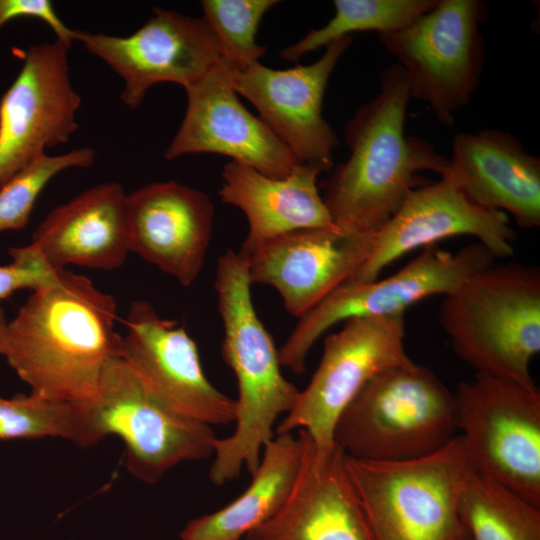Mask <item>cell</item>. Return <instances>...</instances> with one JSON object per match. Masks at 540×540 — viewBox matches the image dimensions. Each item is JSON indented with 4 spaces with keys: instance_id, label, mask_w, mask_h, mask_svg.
I'll list each match as a JSON object with an SVG mask.
<instances>
[{
    "instance_id": "obj_15",
    "label": "cell",
    "mask_w": 540,
    "mask_h": 540,
    "mask_svg": "<svg viewBox=\"0 0 540 540\" xmlns=\"http://www.w3.org/2000/svg\"><path fill=\"white\" fill-rule=\"evenodd\" d=\"M122 337L121 358L174 410L207 425L235 421V400L206 377L198 348L178 322L162 318L146 300L133 301Z\"/></svg>"
},
{
    "instance_id": "obj_29",
    "label": "cell",
    "mask_w": 540,
    "mask_h": 540,
    "mask_svg": "<svg viewBox=\"0 0 540 540\" xmlns=\"http://www.w3.org/2000/svg\"><path fill=\"white\" fill-rule=\"evenodd\" d=\"M77 413L70 403L33 394L0 396V440L63 438L75 443Z\"/></svg>"
},
{
    "instance_id": "obj_20",
    "label": "cell",
    "mask_w": 540,
    "mask_h": 540,
    "mask_svg": "<svg viewBox=\"0 0 540 540\" xmlns=\"http://www.w3.org/2000/svg\"><path fill=\"white\" fill-rule=\"evenodd\" d=\"M214 213L207 194L176 181L140 187L126 196L129 250L190 286L205 261Z\"/></svg>"
},
{
    "instance_id": "obj_21",
    "label": "cell",
    "mask_w": 540,
    "mask_h": 540,
    "mask_svg": "<svg viewBox=\"0 0 540 540\" xmlns=\"http://www.w3.org/2000/svg\"><path fill=\"white\" fill-rule=\"evenodd\" d=\"M448 172L474 204L510 214L523 229L540 226V158L512 134H456Z\"/></svg>"
},
{
    "instance_id": "obj_31",
    "label": "cell",
    "mask_w": 540,
    "mask_h": 540,
    "mask_svg": "<svg viewBox=\"0 0 540 540\" xmlns=\"http://www.w3.org/2000/svg\"><path fill=\"white\" fill-rule=\"evenodd\" d=\"M19 17L41 20L54 32L56 39L75 41V30L64 24L49 0H0V29Z\"/></svg>"
},
{
    "instance_id": "obj_30",
    "label": "cell",
    "mask_w": 540,
    "mask_h": 540,
    "mask_svg": "<svg viewBox=\"0 0 540 540\" xmlns=\"http://www.w3.org/2000/svg\"><path fill=\"white\" fill-rule=\"evenodd\" d=\"M9 255L12 261L0 266V300L19 289L43 288L54 282L61 271L53 269L31 243L11 248Z\"/></svg>"
},
{
    "instance_id": "obj_19",
    "label": "cell",
    "mask_w": 540,
    "mask_h": 540,
    "mask_svg": "<svg viewBox=\"0 0 540 540\" xmlns=\"http://www.w3.org/2000/svg\"><path fill=\"white\" fill-rule=\"evenodd\" d=\"M297 436L301 460L286 501L244 540H374L342 449H319L304 430Z\"/></svg>"
},
{
    "instance_id": "obj_27",
    "label": "cell",
    "mask_w": 540,
    "mask_h": 540,
    "mask_svg": "<svg viewBox=\"0 0 540 540\" xmlns=\"http://www.w3.org/2000/svg\"><path fill=\"white\" fill-rule=\"evenodd\" d=\"M276 0H203V18L214 34L222 60L243 70L265 55L256 41L259 25Z\"/></svg>"
},
{
    "instance_id": "obj_23",
    "label": "cell",
    "mask_w": 540,
    "mask_h": 540,
    "mask_svg": "<svg viewBox=\"0 0 540 540\" xmlns=\"http://www.w3.org/2000/svg\"><path fill=\"white\" fill-rule=\"evenodd\" d=\"M318 168L298 164L286 177L273 178L231 161L223 167L222 202L239 208L249 224L241 251L286 233L335 228L318 186Z\"/></svg>"
},
{
    "instance_id": "obj_32",
    "label": "cell",
    "mask_w": 540,
    "mask_h": 540,
    "mask_svg": "<svg viewBox=\"0 0 540 540\" xmlns=\"http://www.w3.org/2000/svg\"><path fill=\"white\" fill-rule=\"evenodd\" d=\"M7 325H8V321L5 317V311L0 308V355L3 354V350L5 346Z\"/></svg>"
},
{
    "instance_id": "obj_18",
    "label": "cell",
    "mask_w": 540,
    "mask_h": 540,
    "mask_svg": "<svg viewBox=\"0 0 540 540\" xmlns=\"http://www.w3.org/2000/svg\"><path fill=\"white\" fill-rule=\"evenodd\" d=\"M374 235L338 227L283 234L245 253L250 281L276 289L286 311L300 318L354 276Z\"/></svg>"
},
{
    "instance_id": "obj_28",
    "label": "cell",
    "mask_w": 540,
    "mask_h": 540,
    "mask_svg": "<svg viewBox=\"0 0 540 540\" xmlns=\"http://www.w3.org/2000/svg\"><path fill=\"white\" fill-rule=\"evenodd\" d=\"M94 159L95 151L83 147L56 156L44 154L20 171L0 189V232L23 229L38 196L57 174L91 166Z\"/></svg>"
},
{
    "instance_id": "obj_13",
    "label": "cell",
    "mask_w": 540,
    "mask_h": 540,
    "mask_svg": "<svg viewBox=\"0 0 540 540\" xmlns=\"http://www.w3.org/2000/svg\"><path fill=\"white\" fill-rule=\"evenodd\" d=\"M72 42L32 45L23 66L0 99V189L78 129L81 104L69 73Z\"/></svg>"
},
{
    "instance_id": "obj_14",
    "label": "cell",
    "mask_w": 540,
    "mask_h": 540,
    "mask_svg": "<svg viewBox=\"0 0 540 540\" xmlns=\"http://www.w3.org/2000/svg\"><path fill=\"white\" fill-rule=\"evenodd\" d=\"M352 42L351 36L327 46L309 65L273 69L260 62L243 69L230 67L232 85L259 112L260 118L302 164L329 173L339 145L322 113L326 87L336 64Z\"/></svg>"
},
{
    "instance_id": "obj_8",
    "label": "cell",
    "mask_w": 540,
    "mask_h": 540,
    "mask_svg": "<svg viewBox=\"0 0 540 540\" xmlns=\"http://www.w3.org/2000/svg\"><path fill=\"white\" fill-rule=\"evenodd\" d=\"M471 469L540 507V390L476 373L454 392Z\"/></svg>"
},
{
    "instance_id": "obj_12",
    "label": "cell",
    "mask_w": 540,
    "mask_h": 540,
    "mask_svg": "<svg viewBox=\"0 0 540 540\" xmlns=\"http://www.w3.org/2000/svg\"><path fill=\"white\" fill-rule=\"evenodd\" d=\"M75 41L121 78L120 100L130 109L138 108L157 84L174 83L186 91L222 61L218 42L203 17L158 7L130 35L76 30Z\"/></svg>"
},
{
    "instance_id": "obj_17",
    "label": "cell",
    "mask_w": 540,
    "mask_h": 540,
    "mask_svg": "<svg viewBox=\"0 0 540 540\" xmlns=\"http://www.w3.org/2000/svg\"><path fill=\"white\" fill-rule=\"evenodd\" d=\"M186 93V112L164 152L166 160L187 154H220L273 178L286 177L300 164L263 120L239 100L225 61Z\"/></svg>"
},
{
    "instance_id": "obj_5",
    "label": "cell",
    "mask_w": 540,
    "mask_h": 540,
    "mask_svg": "<svg viewBox=\"0 0 540 540\" xmlns=\"http://www.w3.org/2000/svg\"><path fill=\"white\" fill-rule=\"evenodd\" d=\"M457 435L454 393L413 362L366 383L339 416L334 442L353 459L403 462L433 455Z\"/></svg>"
},
{
    "instance_id": "obj_4",
    "label": "cell",
    "mask_w": 540,
    "mask_h": 540,
    "mask_svg": "<svg viewBox=\"0 0 540 540\" xmlns=\"http://www.w3.org/2000/svg\"><path fill=\"white\" fill-rule=\"evenodd\" d=\"M439 321L455 354L476 373L537 387L530 372L540 352V269L490 265L444 296Z\"/></svg>"
},
{
    "instance_id": "obj_26",
    "label": "cell",
    "mask_w": 540,
    "mask_h": 540,
    "mask_svg": "<svg viewBox=\"0 0 540 540\" xmlns=\"http://www.w3.org/2000/svg\"><path fill=\"white\" fill-rule=\"evenodd\" d=\"M438 0H335L334 16L321 28H314L279 53L288 61L351 36L354 32H394L409 26L432 9Z\"/></svg>"
},
{
    "instance_id": "obj_3",
    "label": "cell",
    "mask_w": 540,
    "mask_h": 540,
    "mask_svg": "<svg viewBox=\"0 0 540 540\" xmlns=\"http://www.w3.org/2000/svg\"><path fill=\"white\" fill-rule=\"evenodd\" d=\"M214 285L224 329L221 353L238 386L235 429L216 439L209 469L210 481L219 486L243 468L255 471L278 417L291 410L299 389L283 376L279 351L254 307L247 255L232 249L221 255Z\"/></svg>"
},
{
    "instance_id": "obj_24",
    "label": "cell",
    "mask_w": 540,
    "mask_h": 540,
    "mask_svg": "<svg viewBox=\"0 0 540 540\" xmlns=\"http://www.w3.org/2000/svg\"><path fill=\"white\" fill-rule=\"evenodd\" d=\"M301 442L292 433L276 434L262 450L248 487L219 510L187 523L181 540H241L282 507L295 481Z\"/></svg>"
},
{
    "instance_id": "obj_11",
    "label": "cell",
    "mask_w": 540,
    "mask_h": 540,
    "mask_svg": "<svg viewBox=\"0 0 540 540\" xmlns=\"http://www.w3.org/2000/svg\"><path fill=\"white\" fill-rule=\"evenodd\" d=\"M404 339V313L344 322L325 338L316 371L276 433L304 430L319 449L332 448L339 416L366 383L384 370L413 363Z\"/></svg>"
},
{
    "instance_id": "obj_22",
    "label": "cell",
    "mask_w": 540,
    "mask_h": 540,
    "mask_svg": "<svg viewBox=\"0 0 540 540\" xmlns=\"http://www.w3.org/2000/svg\"><path fill=\"white\" fill-rule=\"evenodd\" d=\"M126 196L115 182L87 189L54 208L34 231L31 244L57 271L67 265L120 267L130 252Z\"/></svg>"
},
{
    "instance_id": "obj_7",
    "label": "cell",
    "mask_w": 540,
    "mask_h": 540,
    "mask_svg": "<svg viewBox=\"0 0 540 540\" xmlns=\"http://www.w3.org/2000/svg\"><path fill=\"white\" fill-rule=\"evenodd\" d=\"M345 465L374 540H455L457 504L469 470L462 439L425 458Z\"/></svg>"
},
{
    "instance_id": "obj_16",
    "label": "cell",
    "mask_w": 540,
    "mask_h": 540,
    "mask_svg": "<svg viewBox=\"0 0 540 540\" xmlns=\"http://www.w3.org/2000/svg\"><path fill=\"white\" fill-rule=\"evenodd\" d=\"M461 235L476 237L495 258L512 256L515 232L509 216L474 204L448 172L416 188L374 235L373 249L348 281L368 283L398 258L419 248Z\"/></svg>"
},
{
    "instance_id": "obj_1",
    "label": "cell",
    "mask_w": 540,
    "mask_h": 540,
    "mask_svg": "<svg viewBox=\"0 0 540 540\" xmlns=\"http://www.w3.org/2000/svg\"><path fill=\"white\" fill-rule=\"evenodd\" d=\"M113 297L86 276L61 270L8 322L3 354L31 394L74 405L91 401L121 357Z\"/></svg>"
},
{
    "instance_id": "obj_9",
    "label": "cell",
    "mask_w": 540,
    "mask_h": 540,
    "mask_svg": "<svg viewBox=\"0 0 540 540\" xmlns=\"http://www.w3.org/2000/svg\"><path fill=\"white\" fill-rule=\"evenodd\" d=\"M488 9L480 0H438L409 26L379 33L403 68L410 97L425 102L436 119L452 126L479 85L484 42L479 31Z\"/></svg>"
},
{
    "instance_id": "obj_25",
    "label": "cell",
    "mask_w": 540,
    "mask_h": 540,
    "mask_svg": "<svg viewBox=\"0 0 540 540\" xmlns=\"http://www.w3.org/2000/svg\"><path fill=\"white\" fill-rule=\"evenodd\" d=\"M457 512L471 540H540V507L470 467Z\"/></svg>"
},
{
    "instance_id": "obj_33",
    "label": "cell",
    "mask_w": 540,
    "mask_h": 540,
    "mask_svg": "<svg viewBox=\"0 0 540 540\" xmlns=\"http://www.w3.org/2000/svg\"><path fill=\"white\" fill-rule=\"evenodd\" d=\"M455 540H471V539L463 528V531L458 535V537Z\"/></svg>"
},
{
    "instance_id": "obj_2",
    "label": "cell",
    "mask_w": 540,
    "mask_h": 540,
    "mask_svg": "<svg viewBox=\"0 0 540 540\" xmlns=\"http://www.w3.org/2000/svg\"><path fill=\"white\" fill-rule=\"evenodd\" d=\"M409 88L403 68L393 64L380 74L379 93L362 105L344 128L348 159L329 172L322 197L334 225L357 232H377L408 195L440 176L449 158L428 141L406 136Z\"/></svg>"
},
{
    "instance_id": "obj_6",
    "label": "cell",
    "mask_w": 540,
    "mask_h": 540,
    "mask_svg": "<svg viewBox=\"0 0 540 540\" xmlns=\"http://www.w3.org/2000/svg\"><path fill=\"white\" fill-rule=\"evenodd\" d=\"M74 406V444L90 447L118 436L127 470L142 482L155 483L181 463L213 456L218 437L212 426L164 403L121 357L105 369L95 397Z\"/></svg>"
},
{
    "instance_id": "obj_10",
    "label": "cell",
    "mask_w": 540,
    "mask_h": 540,
    "mask_svg": "<svg viewBox=\"0 0 540 540\" xmlns=\"http://www.w3.org/2000/svg\"><path fill=\"white\" fill-rule=\"evenodd\" d=\"M495 259L479 242L454 253L433 245L389 277L368 283L346 281L298 318L278 349L281 366L301 374L313 345L334 325L360 317L405 314L411 305L427 297L452 292Z\"/></svg>"
}]
</instances>
